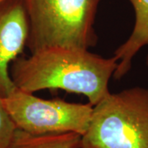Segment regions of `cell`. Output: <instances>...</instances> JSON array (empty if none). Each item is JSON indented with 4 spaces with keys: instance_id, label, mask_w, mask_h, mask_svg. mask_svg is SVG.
Returning <instances> with one entry per match:
<instances>
[{
    "instance_id": "cell-1",
    "label": "cell",
    "mask_w": 148,
    "mask_h": 148,
    "mask_svg": "<svg viewBox=\"0 0 148 148\" xmlns=\"http://www.w3.org/2000/svg\"><path fill=\"white\" fill-rule=\"evenodd\" d=\"M118 67L114 56L104 58L89 49L49 46L19 56L12 63L10 75L16 88L35 93L62 90L85 95L94 106L110 92V79Z\"/></svg>"
},
{
    "instance_id": "cell-2",
    "label": "cell",
    "mask_w": 148,
    "mask_h": 148,
    "mask_svg": "<svg viewBox=\"0 0 148 148\" xmlns=\"http://www.w3.org/2000/svg\"><path fill=\"white\" fill-rule=\"evenodd\" d=\"M101 0H23L31 53L49 46L89 49L97 44L95 21Z\"/></svg>"
},
{
    "instance_id": "cell-3",
    "label": "cell",
    "mask_w": 148,
    "mask_h": 148,
    "mask_svg": "<svg viewBox=\"0 0 148 148\" xmlns=\"http://www.w3.org/2000/svg\"><path fill=\"white\" fill-rule=\"evenodd\" d=\"M81 148H148V89L110 93L93 106Z\"/></svg>"
},
{
    "instance_id": "cell-4",
    "label": "cell",
    "mask_w": 148,
    "mask_h": 148,
    "mask_svg": "<svg viewBox=\"0 0 148 148\" xmlns=\"http://www.w3.org/2000/svg\"><path fill=\"white\" fill-rule=\"evenodd\" d=\"M1 99L16 128L32 134L76 132L82 136L93 112L90 103L45 100L16 87Z\"/></svg>"
},
{
    "instance_id": "cell-5",
    "label": "cell",
    "mask_w": 148,
    "mask_h": 148,
    "mask_svg": "<svg viewBox=\"0 0 148 148\" xmlns=\"http://www.w3.org/2000/svg\"><path fill=\"white\" fill-rule=\"evenodd\" d=\"M29 36V23L23 0L0 3V98L16 88L10 64L23 53Z\"/></svg>"
},
{
    "instance_id": "cell-6",
    "label": "cell",
    "mask_w": 148,
    "mask_h": 148,
    "mask_svg": "<svg viewBox=\"0 0 148 148\" xmlns=\"http://www.w3.org/2000/svg\"><path fill=\"white\" fill-rule=\"evenodd\" d=\"M132 4L135 21L132 32L127 40L117 48L114 57L118 62V67L113 75L116 80L122 79L130 71L135 55L144 46L148 48V0H128ZM148 66V52L147 56Z\"/></svg>"
},
{
    "instance_id": "cell-7",
    "label": "cell",
    "mask_w": 148,
    "mask_h": 148,
    "mask_svg": "<svg viewBox=\"0 0 148 148\" xmlns=\"http://www.w3.org/2000/svg\"><path fill=\"white\" fill-rule=\"evenodd\" d=\"M82 136L76 132L32 134L16 128L7 148H81Z\"/></svg>"
},
{
    "instance_id": "cell-8",
    "label": "cell",
    "mask_w": 148,
    "mask_h": 148,
    "mask_svg": "<svg viewBox=\"0 0 148 148\" xmlns=\"http://www.w3.org/2000/svg\"><path fill=\"white\" fill-rule=\"evenodd\" d=\"M16 130V125L0 98V148L8 147Z\"/></svg>"
},
{
    "instance_id": "cell-9",
    "label": "cell",
    "mask_w": 148,
    "mask_h": 148,
    "mask_svg": "<svg viewBox=\"0 0 148 148\" xmlns=\"http://www.w3.org/2000/svg\"><path fill=\"white\" fill-rule=\"evenodd\" d=\"M3 1H4V0H0V3H2Z\"/></svg>"
}]
</instances>
